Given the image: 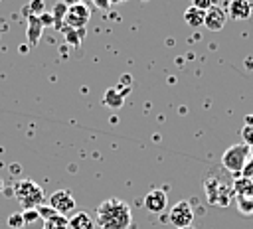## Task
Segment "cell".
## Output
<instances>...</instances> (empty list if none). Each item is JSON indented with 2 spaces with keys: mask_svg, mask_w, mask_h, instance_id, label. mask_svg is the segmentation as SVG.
Segmentation results:
<instances>
[{
  "mask_svg": "<svg viewBox=\"0 0 253 229\" xmlns=\"http://www.w3.org/2000/svg\"><path fill=\"white\" fill-rule=\"evenodd\" d=\"M130 221V205L119 197H109L97 207V223L101 229H128Z\"/></svg>",
  "mask_w": 253,
  "mask_h": 229,
  "instance_id": "obj_1",
  "label": "cell"
},
{
  "mask_svg": "<svg viewBox=\"0 0 253 229\" xmlns=\"http://www.w3.org/2000/svg\"><path fill=\"white\" fill-rule=\"evenodd\" d=\"M14 197L26 209H38L45 201V193L34 180H20L14 184Z\"/></svg>",
  "mask_w": 253,
  "mask_h": 229,
  "instance_id": "obj_2",
  "label": "cell"
},
{
  "mask_svg": "<svg viewBox=\"0 0 253 229\" xmlns=\"http://www.w3.org/2000/svg\"><path fill=\"white\" fill-rule=\"evenodd\" d=\"M249 156H251V146H247L245 142L233 144V146H229V148L223 152V156H221V166H223L227 172H231L233 176H241V172H243V168H245Z\"/></svg>",
  "mask_w": 253,
  "mask_h": 229,
  "instance_id": "obj_3",
  "label": "cell"
},
{
  "mask_svg": "<svg viewBox=\"0 0 253 229\" xmlns=\"http://www.w3.org/2000/svg\"><path fill=\"white\" fill-rule=\"evenodd\" d=\"M204 188H206L208 201H210L211 205L225 207V205L231 201V197L235 195V193H233V188L227 186V184H223V182H219L217 178H208V180L204 182Z\"/></svg>",
  "mask_w": 253,
  "mask_h": 229,
  "instance_id": "obj_4",
  "label": "cell"
},
{
  "mask_svg": "<svg viewBox=\"0 0 253 229\" xmlns=\"http://www.w3.org/2000/svg\"><path fill=\"white\" fill-rule=\"evenodd\" d=\"M89 18H91L89 6L83 4V2H75V4L67 6L65 16H63V22H65L71 30H85Z\"/></svg>",
  "mask_w": 253,
  "mask_h": 229,
  "instance_id": "obj_5",
  "label": "cell"
},
{
  "mask_svg": "<svg viewBox=\"0 0 253 229\" xmlns=\"http://www.w3.org/2000/svg\"><path fill=\"white\" fill-rule=\"evenodd\" d=\"M75 205H77L75 203V197L67 190H57V191H53L49 195V207L55 213L63 215V217H67V213H71L75 209Z\"/></svg>",
  "mask_w": 253,
  "mask_h": 229,
  "instance_id": "obj_6",
  "label": "cell"
},
{
  "mask_svg": "<svg viewBox=\"0 0 253 229\" xmlns=\"http://www.w3.org/2000/svg\"><path fill=\"white\" fill-rule=\"evenodd\" d=\"M194 221V211H192V205L188 201H178L176 205H172L170 209V223L176 227V229H182V227H190Z\"/></svg>",
  "mask_w": 253,
  "mask_h": 229,
  "instance_id": "obj_7",
  "label": "cell"
},
{
  "mask_svg": "<svg viewBox=\"0 0 253 229\" xmlns=\"http://www.w3.org/2000/svg\"><path fill=\"white\" fill-rule=\"evenodd\" d=\"M168 205V197H166V191L164 190H150L146 195H144V207L152 213H162Z\"/></svg>",
  "mask_w": 253,
  "mask_h": 229,
  "instance_id": "obj_8",
  "label": "cell"
},
{
  "mask_svg": "<svg viewBox=\"0 0 253 229\" xmlns=\"http://www.w3.org/2000/svg\"><path fill=\"white\" fill-rule=\"evenodd\" d=\"M225 22H227V16H225V12L219 8V6H211L208 12H206V18H204V26L208 28V30H211V32H219L223 26H225Z\"/></svg>",
  "mask_w": 253,
  "mask_h": 229,
  "instance_id": "obj_9",
  "label": "cell"
},
{
  "mask_svg": "<svg viewBox=\"0 0 253 229\" xmlns=\"http://www.w3.org/2000/svg\"><path fill=\"white\" fill-rule=\"evenodd\" d=\"M251 12H253V4H249L245 0L229 2V16L233 20H247V18H251Z\"/></svg>",
  "mask_w": 253,
  "mask_h": 229,
  "instance_id": "obj_10",
  "label": "cell"
},
{
  "mask_svg": "<svg viewBox=\"0 0 253 229\" xmlns=\"http://www.w3.org/2000/svg\"><path fill=\"white\" fill-rule=\"evenodd\" d=\"M235 197H251L253 199V178H243L237 176L235 182L231 184Z\"/></svg>",
  "mask_w": 253,
  "mask_h": 229,
  "instance_id": "obj_11",
  "label": "cell"
},
{
  "mask_svg": "<svg viewBox=\"0 0 253 229\" xmlns=\"http://www.w3.org/2000/svg\"><path fill=\"white\" fill-rule=\"evenodd\" d=\"M67 221H69L67 223V229H95V221L85 211H77Z\"/></svg>",
  "mask_w": 253,
  "mask_h": 229,
  "instance_id": "obj_12",
  "label": "cell"
},
{
  "mask_svg": "<svg viewBox=\"0 0 253 229\" xmlns=\"http://www.w3.org/2000/svg\"><path fill=\"white\" fill-rule=\"evenodd\" d=\"M204 18H206V12H202V10L194 8V6H190V8L184 12V22H186L190 28H200V26H204Z\"/></svg>",
  "mask_w": 253,
  "mask_h": 229,
  "instance_id": "obj_13",
  "label": "cell"
},
{
  "mask_svg": "<svg viewBox=\"0 0 253 229\" xmlns=\"http://www.w3.org/2000/svg\"><path fill=\"white\" fill-rule=\"evenodd\" d=\"M103 103H105L109 109L117 111V109H121V107H123V103H125V97H123V95L117 91V87H111V89H107V91H105Z\"/></svg>",
  "mask_w": 253,
  "mask_h": 229,
  "instance_id": "obj_14",
  "label": "cell"
},
{
  "mask_svg": "<svg viewBox=\"0 0 253 229\" xmlns=\"http://www.w3.org/2000/svg\"><path fill=\"white\" fill-rule=\"evenodd\" d=\"M67 217L59 215V213H53L49 217L43 219V227L42 229H67Z\"/></svg>",
  "mask_w": 253,
  "mask_h": 229,
  "instance_id": "obj_15",
  "label": "cell"
},
{
  "mask_svg": "<svg viewBox=\"0 0 253 229\" xmlns=\"http://www.w3.org/2000/svg\"><path fill=\"white\" fill-rule=\"evenodd\" d=\"M22 217H24V225H36L38 229L43 227V219H42V215H40L38 209H26L22 213Z\"/></svg>",
  "mask_w": 253,
  "mask_h": 229,
  "instance_id": "obj_16",
  "label": "cell"
},
{
  "mask_svg": "<svg viewBox=\"0 0 253 229\" xmlns=\"http://www.w3.org/2000/svg\"><path fill=\"white\" fill-rule=\"evenodd\" d=\"M40 30H42V22L38 16H30V30H28V39L30 43H36L40 39Z\"/></svg>",
  "mask_w": 253,
  "mask_h": 229,
  "instance_id": "obj_17",
  "label": "cell"
},
{
  "mask_svg": "<svg viewBox=\"0 0 253 229\" xmlns=\"http://www.w3.org/2000/svg\"><path fill=\"white\" fill-rule=\"evenodd\" d=\"M237 209L243 215H253V199L251 197H237Z\"/></svg>",
  "mask_w": 253,
  "mask_h": 229,
  "instance_id": "obj_18",
  "label": "cell"
},
{
  "mask_svg": "<svg viewBox=\"0 0 253 229\" xmlns=\"http://www.w3.org/2000/svg\"><path fill=\"white\" fill-rule=\"evenodd\" d=\"M241 138H243V142H245L247 146L253 148V124H245V126L241 128Z\"/></svg>",
  "mask_w": 253,
  "mask_h": 229,
  "instance_id": "obj_19",
  "label": "cell"
},
{
  "mask_svg": "<svg viewBox=\"0 0 253 229\" xmlns=\"http://www.w3.org/2000/svg\"><path fill=\"white\" fill-rule=\"evenodd\" d=\"M8 225L14 227V229L24 227V217H22V213H12V215L8 217Z\"/></svg>",
  "mask_w": 253,
  "mask_h": 229,
  "instance_id": "obj_20",
  "label": "cell"
},
{
  "mask_svg": "<svg viewBox=\"0 0 253 229\" xmlns=\"http://www.w3.org/2000/svg\"><path fill=\"white\" fill-rule=\"evenodd\" d=\"M192 6L198 8V10H202V12H208V10L213 6V2H211V0H194Z\"/></svg>",
  "mask_w": 253,
  "mask_h": 229,
  "instance_id": "obj_21",
  "label": "cell"
},
{
  "mask_svg": "<svg viewBox=\"0 0 253 229\" xmlns=\"http://www.w3.org/2000/svg\"><path fill=\"white\" fill-rule=\"evenodd\" d=\"M241 176H243V178H253V152H251V156H249V160H247V164H245Z\"/></svg>",
  "mask_w": 253,
  "mask_h": 229,
  "instance_id": "obj_22",
  "label": "cell"
},
{
  "mask_svg": "<svg viewBox=\"0 0 253 229\" xmlns=\"http://www.w3.org/2000/svg\"><path fill=\"white\" fill-rule=\"evenodd\" d=\"M32 8H34V10H43V4H42V2H38V4L34 2V4H32Z\"/></svg>",
  "mask_w": 253,
  "mask_h": 229,
  "instance_id": "obj_23",
  "label": "cell"
},
{
  "mask_svg": "<svg viewBox=\"0 0 253 229\" xmlns=\"http://www.w3.org/2000/svg\"><path fill=\"white\" fill-rule=\"evenodd\" d=\"M245 124H253V114H249V116H245Z\"/></svg>",
  "mask_w": 253,
  "mask_h": 229,
  "instance_id": "obj_24",
  "label": "cell"
},
{
  "mask_svg": "<svg viewBox=\"0 0 253 229\" xmlns=\"http://www.w3.org/2000/svg\"><path fill=\"white\" fill-rule=\"evenodd\" d=\"M182 229H196V227H192V225H190V227H182Z\"/></svg>",
  "mask_w": 253,
  "mask_h": 229,
  "instance_id": "obj_25",
  "label": "cell"
},
{
  "mask_svg": "<svg viewBox=\"0 0 253 229\" xmlns=\"http://www.w3.org/2000/svg\"><path fill=\"white\" fill-rule=\"evenodd\" d=\"M2 188H4V184H2V180H0V191H2Z\"/></svg>",
  "mask_w": 253,
  "mask_h": 229,
  "instance_id": "obj_26",
  "label": "cell"
}]
</instances>
